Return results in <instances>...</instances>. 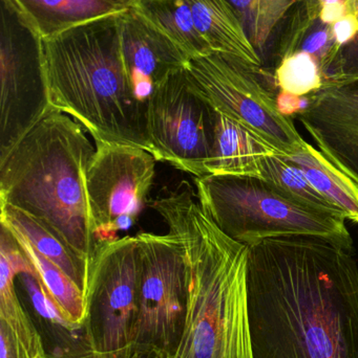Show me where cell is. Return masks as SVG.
I'll return each instance as SVG.
<instances>
[{
    "label": "cell",
    "instance_id": "6da1fadb",
    "mask_svg": "<svg viewBox=\"0 0 358 358\" xmlns=\"http://www.w3.org/2000/svg\"><path fill=\"white\" fill-rule=\"evenodd\" d=\"M254 358H358V266L315 236L247 245Z\"/></svg>",
    "mask_w": 358,
    "mask_h": 358
},
{
    "label": "cell",
    "instance_id": "7a4b0ae2",
    "mask_svg": "<svg viewBox=\"0 0 358 358\" xmlns=\"http://www.w3.org/2000/svg\"><path fill=\"white\" fill-rule=\"evenodd\" d=\"M184 252L187 305L178 344L166 358H254L247 245L225 235L191 189L151 203Z\"/></svg>",
    "mask_w": 358,
    "mask_h": 358
},
{
    "label": "cell",
    "instance_id": "3957f363",
    "mask_svg": "<svg viewBox=\"0 0 358 358\" xmlns=\"http://www.w3.org/2000/svg\"><path fill=\"white\" fill-rule=\"evenodd\" d=\"M119 16L42 38L50 102L81 124L95 142L151 153L147 106L138 100L122 56Z\"/></svg>",
    "mask_w": 358,
    "mask_h": 358
},
{
    "label": "cell",
    "instance_id": "277c9868",
    "mask_svg": "<svg viewBox=\"0 0 358 358\" xmlns=\"http://www.w3.org/2000/svg\"><path fill=\"white\" fill-rule=\"evenodd\" d=\"M81 124L53 110L0 161V204L56 231L92 263L100 242L90 217L86 172L96 147Z\"/></svg>",
    "mask_w": 358,
    "mask_h": 358
},
{
    "label": "cell",
    "instance_id": "5b68a950",
    "mask_svg": "<svg viewBox=\"0 0 358 358\" xmlns=\"http://www.w3.org/2000/svg\"><path fill=\"white\" fill-rule=\"evenodd\" d=\"M195 185L202 210L225 235L239 243L315 236L352 250L345 219L294 201L261 176L209 174L195 178Z\"/></svg>",
    "mask_w": 358,
    "mask_h": 358
},
{
    "label": "cell",
    "instance_id": "8992f818",
    "mask_svg": "<svg viewBox=\"0 0 358 358\" xmlns=\"http://www.w3.org/2000/svg\"><path fill=\"white\" fill-rule=\"evenodd\" d=\"M185 73L193 90L220 115L292 157L304 140L290 117L280 113L275 73L237 57L212 52L188 61Z\"/></svg>",
    "mask_w": 358,
    "mask_h": 358
},
{
    "label": "cell",
    "instance_id": "52a82bcc",
    "mask_svg": "<svg viewBox=\"0 0 358 358\" xmlns=\"http://www.w3.org/2000/svg\"><path fill=\"white\" fill-rule=\"evenodd\" d=\"M140 273L136 236L99 243L85 292L84 329L92 358H113L134 345Z\"/></svg>",
    "mask_w": 358,
    "mask_h": 358
},
{
    "label": "cell",
    "instance_id": "ba28073f",
    "mask_svg": "<svg viewBox=\"0 0 358 358\" xmlns=\"http://www.w3.org/2000/svg\"><path fill=\"white\" fill-rule=\"evenodd\" d=\"M42 38L13 6L0 4V161L48 113Z\"/></svg>",
    "mask_w": 358,
    "mask_h": 358
},
{
    "label": "cell",
    "instance_id": "9c48e42d",
    "mask_svg": "<svg viewBox=\"0 0 358 358\" xmlns=\"http://www.w3.org/2000/svg\"><path fill=\"white\" fill-rule=\"evenodd\" d=\"M216 113L193 90L185 69L174 71L156 87L147 102L151 155L195 178L207 176Z\"/></svg>",
    "mask_w": 358,
    "mask_h": 358
},
{
    "label": "cell",
    "instance_id": "30bf717a",
    "mask_svg": "<svg viewBox=\"0 0 358 358\" xmlns=\"http://www.w3.org/2000/svg\"><path fill=\"white\" fill-rule=\"evenodd\" d=\"M140 248L139 306L132 344L170 355L178 344L187 305L184 252L170 233L136 235Z\"/></svg>",
    "mask_w": 358,
    "mask_h": 358
},
{
    "label": "cell",
    "instance_id": "8fae6325",
    "mask_svg": "<svg viewBox=\"0 0 358 358\" xmlns=\"http://www.w3.org/2000/svg\"><path fill=\"white\" fill-rule=\"evenodd\" d=\"M86 172L90 217L99 242L117 239V233L136 223L147 203L156 176L151 153L130 145L95 142Z\"/></svg>",
    "mask_w": 358,
    "mask_h": 358
},
{
    "label": "cell",
    "instance_id": "7c38bea8",
    "mask_svg": "<svg viewBox=\"0 0 358 358\" xmlns=\"http://www.w3.org/2000/svg\"><path fill=\"white\" fill-rule=\"evenodd\" d=\"M298 119L319 151L358 185V77L323 84Z\"/></svg>",
    "mask_w": 358,
    "mask_h": 358
},
{
    "label": "cell",
    "instance_id": "4fadbf2b",
    "mask_svg": "<svg viewBox=\"0 0 358 358\" xmlns=\"http://www.w3.org/2000/svg\"><path fill=\"white\" fill-rule=\"evenodd\" d=\"M122 56L137 98L146 105L159 84L188 61L130 8L119 16Z\"/></svg>",
    "mask_w": 358,
    "mask_h": 358
},
{
    "label": "cell",
    "instance_id": "5bb4252c",
    "mask_svg": "<svg viewBox=\"0 0 358 358\" xmlns=\"http://www.w3.org/2000/svg\"><path fill=\"white\" fill-rule=\"evenodd\" d=\"M35 271L29 257L13 234L1 225L0 231V320L6 322L33 358H46L41 336L19 302L15 279L21 273Z\"/></svg>",
    "mask_w": 358,
    "mask_h": 358
},
{
    "label": "cell",
    "instance_id": "9a60e30c",
    "mask_svg": "<svg viewBox=\"0 0 358 358\" xmlns=\"http://www.w3.org/2000/svg\"><path fill=\"white\" fill-rule=\"evenodd\" d=\"M41 38L123 14L134 0H10Z\"/></svg>",
    "mask_w": 358,
    "mask_h": 358
},
{
    "label": "cell",
    "instance_id": "2e32d148",
    "mask_svg": "<svg viewBox=\"0 0 358 358\" xmlns=\"http://www.w3.org/2000/svg\"><path fill=\"white\" fill-rule=\"evenodd\" d=\"M275 152L279 151L266 141L216 113L214 147L206 171L207 176H260L263 157Z\"/></svg>",
    "mask_w": 358,
    "mask_h": 358
},
{
    "label": "cell",
    "instance_id": "e0dca14e",
    "mask_svg": "<svg viewBox=\"0 0 358 358\" xmlns=\"http://www.w3.org/2000/svg\"><path fill=\"white\" fill-rule=\"evenodd\" d=\"M195 27L212 52L237 57L263 67L262 59L250 41L241 19L228 0H187Z\"/></svg>",
    "mask_w": 358,
    "mask_h": 358
},
{
    "label": "cell",
    "instance_id": "ac0fdd59",
    "mask_svg": "<svg viewBox=\"0 0 358 358\" xmlns=\"http://www.w3.org/2000/svg\"><path fill=\"white\" fill-rule=\"evenodd\" d=\"M1 208V225L27 240L38 252L62 269L85 296L90 263L80 257L56 231L35 217L6 204Z\"/></svg>",
    "mask_w": 358,
    "mask_h": 358
},
{
    "label": "cell",
    "instance_id": "d6986e66",
    "mask_svg": "<svg viewBox=\"0 0 358 358\" xmlns=\"http://www.w3.org/2000/svg\"><path fill=\"white\" fill-rule=\"evenodd\" d=\"M132 8L187 61L212 54L195 27L187 0H134Z\"/></svg>",
    "mask_w": 358,
    "mask_h": 358
},
{
    "label": "cell",
    "instance_id": "ffe728a7",
    "mask_svg": "<svg viewBox=\"0 0 358 358\" xmlns=\"http://www.w3.org/2000/svg\"><path fill=\"white\" fill-rule=\"evenodd\" d=\"M288 159L302 170L319 193L344 213L347 220L358 223V185L352 179L306 141Z\"/></svg>",
    "mask_w": 358,
    "mask_h": 358
},
{
    "label": "cell",
    "instance_id": "44dd1931",
    "mask_svg": "<svg viewBox=\"0 0 358 358\" xmlns=\"http://www.w3.org/2000/svg\"><path fill=\"white\" fill-rule=\"evenodd\" d=\"M260 176L294 201L323 214L347 220L344 213L315 189L287 155L279 152L265 155L261 161Z\"/></svg>",
    "mask_w": 358,
    "mask_h": 358
},
{
    "label": "cell",
    "instance_id": "7402d4cb",
    "mask_svg": "<svg viewBox=\"0 0 358 358\" xmlns=\"http://www.w3.org/2000/svg\"><path fill=\"white\" fill-rule=\"evenodd\" d=\"M11 233L20 244L25 255L29 257L42 283L65 319L77 327H84L86 301L83 292L62 269L38 252L25 238L13 231Z\"/></svg>",
    "mask_w": 358,
    "mask_h": 358
},
{
    "label": "cell",
    "instance_id": "603a6c76",
    "mask_svg": "<svg viewBox=\"0 0 358 358\" xmlns=\"http://www.w3.org/2000/svg\"><path fill=\"white\" fill-rule=\"evenodd\" d=\"M264 62L271 36L302 0H228Z\"/></svg>",
    "mask_w": 358,
    "mask_h": 358
},
{
    "label": "cell",
    "instance_id": "cb8c5ba5",
    "mask_svg": "<svg viewBox=\"0 0 358 358\" xmlns=\"http://www.w3.org/2000/svg\"><path fill=\"white\" fill-rule=\"evenodd\" d=\"M280 92L305 98L323 86L321 67L315 57L304 52L284 57L275 69Z\"/></svg>",
    "mask_w": 358,
    "mask_h": 358
},
{
    "label": "cell",
    "instance_id": "d4e9b609",
    "mask_svg": "<svg viewBox=\"0 0 358 358\" xmlns=\"http://www.w3.org/2000/svg\"><path fill=\"white\" fill-rule=\"evenodd\" d=\"M18 278L23 287L27 289L32 304L35 307V310L39 313L40 317H43L48 323L54 324L67 330V332H75L80 329L65 319L64 315L46 290V286L42 283L37 271L21 273Z\"/></svg>",
    "mask_w": 358,
    "mask_h": 358
},
{
    "label": "cell",
    "instance_id": "484cf974",
    "mask_svg": "<svg viewBox=\"0 0 358 358\" xmlns=\"http://www.w3.org/2000/svg\"><path fill=\"white\" fill-rule=\"evenodd\" d=\"M0 358H33L12 328L0 320Z\"/></svg>",
    "mask_w": 358,
    "mask_h": 358
},
{
    "label": "cell",
    "instance_id": "4316f807",
    "mask_svg": "<svg viewBox=\"0 0 358 358\" xmlns=\"http://www.w3.org/2000/svg\"><path fill=\"white\" fill-rule=\"evenodd\" d=\"M349 8L358 21V0H349ZM358 77V34L355 41L345 52L342 61V80Z\"/></svg>",
    "mask_w": 358,
    "mask_h": 358
},
{
    "label": "cell",
    "instance_id": "83f0119b",
    "mask_svg": "<svg viewBox=\"0 0 358 358\" xmlns=\"http://www.w3.org/2000/svg\"><path fill=\"white\" fill-rule=\"evenodd\" d=\"M115 358H166V353L158 349L132 345L128 351Z\"/></svg>",
    "mask_w": 358,
    "mask_h": 358
},
{
    "label": "cell",
    "instance_id": "f1b7e54d",
    "mask_svg": "<svg viewBox=\"0 0 358 358\" xmlns=\"http://www.w3.org/2000/svg\"><path fill=\"white\" fill-rule=\"evenodd\" d=\"M348 1H349V0H348Z\"/></svg>",
    "mask_w": 358,
    "mask_h": 358
}]
</instances>
